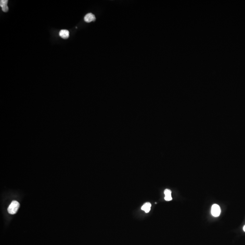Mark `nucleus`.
I'll use <instances>...</instances> for the list:
<instances>
[{
    "mask_svg": "<svg viewBox=\"0 0 245 245\" xmlns=\"http://www.w3.org/2000/svg\"><path fill=\"white\" fill-rule=\"evenodd\" d=\"M20 204L18 201H12L8 208V212L11 214H15L17 213Z\"/></svg>",
    "mask_w": 245,
    "mask_h": 245,
    "instance_id": "f257e3e1",
    "label": "nucleus"
},
{
    "mask_svg": "<svg viewBox=\"0 0 245 245\" xmlns=\"http://www.w3.org/2000/svg\"><path fill=\"white\" fill-rule=\"evenodd\" d=\"M211 214L215 217H217L220 215L221 208L217 204H214L212 206L211 209Z\"/></svg>",
    "mask_w": 245,
    "mask_h": 245,
    "instance_id": "f03ea898",
    "label": "nucleus"
},
{
    "mask_svg": "<svg viewBox=\"0 0 245 245\" xmlns=\"http://www.w3.org/2000/svg\"><path fill=\"white\" fill-rule=\"evenodd\" d=\"M96 19V17L92 13H89L85 15L84 18V20L85 22H86L87 23H90L92 22H94L95 21Z\"/></svg>",
    "mask_w": 245,
    "mask_h": 245,
    "instance_id": "7ed1b4c3",
    "label": "nucleus"
},
{
    "mask_svg": "<svg viewBox=\"0 0 245 245\" xmlns=\"http://www.w3.org/2000/svg\"><path fill=\"white\" fill-rule=\"evenodd\" d=\"M8 2V0H1L0 1V6L2 8V10L3 12H7L9 10L7 5Z\"/></svg>",
    "mask_w": 245,
    "mask_h": 245,
    "instance_id": "20e7f679",
    "label": "nucleus"
},
{
    "mask_svg": "<svg viewBox=\"0 0 245 245\" xmlns=\"http://www.w3.org/2000/svg\"><path fill=\"white\" fill-rule=\"evenodd\" d=\"M59 35L61 38L66 39L69 37V32L66 30H62L59 32Z\"/></svg>",
    "mask_w": 245,
    "mask_h": 245,
    "instance_id": "39448f33",
    "label": "nucleus"
},
{
    "mask_svg": "<svg viewBox=\"0 0 245 245\" xmlns=\"http://www.w3.org/2000/svg\"><path fill=\"white\" fill-rule=\"evenodd\" d=\"M151 207V204L149 203H146L142 207L141 209L144 211L146 213H149Z\"/></svg>",
    "mask_w": 245,
    "mask_h": 245,
    "instance_id": "423d86ee",
    "label": "nucleus"
},
{
    "mask_svg": "<svg viewBox=\"0 0 245 245\" xmlns=\"http://www.w3.org/2000/svg\"><path fill=\"white\" fill-rule=\"evenodd\" d=\"M164 193L165 194V196L171 195V191L170 190H169V189H166L164 190Z\"/></svg>",
    "mask_w": 245,
    "mask_h": 245,
    "instance_id": "0eeeda50",
    "label": "nucleus"
},
{
    "mask_svg": "<svg viewBox=\"0 0 245 245\" xmlns=\"http://www.w3.org/2000/svg\"><path fill=\"white\" fill-rule=\"evenodd\" d=\"M164 199L166 201H169L172 200V197L171 195L165 196Z\"/></svg>",
    "mask_w": 245,
    "mask_h": 245,
    "instance_id": "6e6552de",
    "label": "nucleus"
},
{
    "mask_svg": "<svg viewBox=\"0 0 245 245\" xmlns=\"http://www.w3.org/2000/svg\"><path fill=\"white\" fill-rule=\"evenodd\" d=\"M243 230H244V232H245V225H244V227H243Z\"/></svg>",
    "mask_w": 245,
    "mask_h": 245,
    "instance_id": "1a4fd4ad",
    "label": "nucleus"
}]
</instances>
